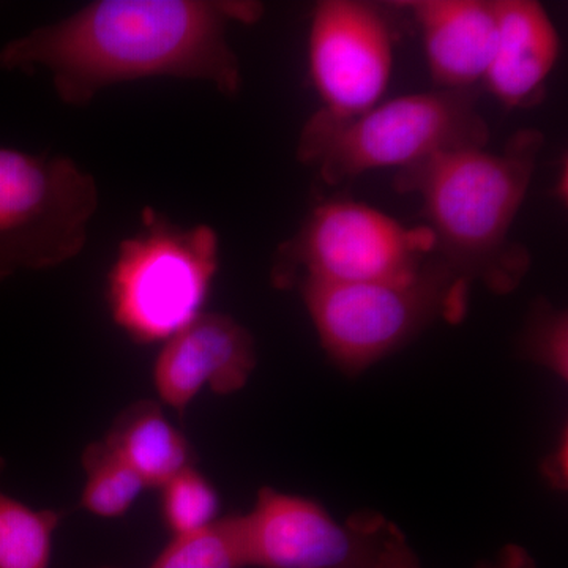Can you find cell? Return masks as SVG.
Returning a JSON list of instances; mask_svg holds the SVG:
<instances>
[{"mask_svg":"<svg viewBox=\"0 0 568 568\" xmlns=\"http://www.w3.org/2000/svg\"><path fill=\"white\" fill-rule=\"evenodd\" d=\"M261 13L260 3L230 0H99L0 48V69L47 70L59 99L77 108L153 77L211 82L231 97L242 73L227 28Z\"/></svg>","mask_w":568,"mask_h":568,"instance_id":"cell-1","label":"cell"},{"mask_svg":"<svg viewBox=\"0 0 568 568\" xmlns=\"http://www.w3.org/2000/svg\"><path fill=\"white\" fill-rule=\"evenodd\" d=\"M541 145L540 132L523 130L500 153L487 148L437 153L396 175L398 192L420 197L435 256L463 282L506 294L528 272L529 254L510 241V231Z\"/></svg>","mask_w":568,"mask_h":568,"instance_id":"cell-2","label":"cell"},{"mask_svg":"<svg viewBox=\"0 0 568 568\" xmlns=\"http://www.w3.org/2000/svg\"><path fill=\"white\" fill-rule=\"evenodd\" d=\"M489 130L474 91L407 93L349 119L316 112L298 138L297 156L335 185L369 171L406 168L437 153L487 148Z\"/></svg>","mask_w":568,"mask_h":568,"instance_id":"cell-3","label":"cell"},{"mask_svg":"<svg viewBox=\"0 0 568 568\" xmlns=\"http://www.w3.org/2000/svg\"><path fill=\"white\" fill-rule=\"evenodd\" d=\"M297 287L325 353L347 373L395 353L440 317L458 321L466 312L467 283L436 256L405 278Z\"/></svg>","mask_w":568,"mask_h":568,"instance_id":"cell-4","label":"cell"},{"mask_svg":"<svg viewBox=\"0 0 568 568\" xmlns=\"http://www.w3.org/2000/svg\"><path fill=\"white\" fill-rule=\"evenodd\" d=\"M219 267L220 241L211 226L182 227L145 209L108 276L115 324L142 345L166 342L203 313Z\"/></svg>","mask_w":568,"mask_h":568,"instance_id":"cell-5","label":"cell"},{"mask_svg":"<svg viewBox=\"0 0 568 568\" xmlns=\"http://www.w3.org/2000/svg\"><path fill=\"white\" fill-rule=\"evenodd\" d=\"M97 207L95 179L69 156L0 148V282L78 256Z\"/></svg>","mask_w":568,"mask_h":568,"instance_id":"cell-6","label":"cell"},{"mask_svg":"<svg viewBox=\"0 0 568 568\" xmlns=\"http://www.w3.org/2000/svg\"><path fill=\"white\" fill-rule=\"evenodd\" d=\"M435 256L425 224L406 226L390 215L351 200L327 201L280 245L272 283H366L417 274Z\"/></svg>","mask_w":568,"mask_h":568,"instance_id":"cell-7","label":"cell"},{"mask_svg":"<svg viewBox=\"0 0 568 568\" xmlns=\"http://www.w3.org/2000/svg\"><path fill=\"white\" fill-rule=\"evenodd\" d=\"M246 567L376 568L394 525L376 514L336 521L320 504L272 488L239 515Z\"/></svg>","mask_w":568,"mask_h":568,"instance_id":"cell-8","label":"cell"},{"mask_svg":"<svg viewBox=\"0 0 568 568\" xmlns=\"http://www.w3.org/2000/svg\"><path fill=\"white\" fill-rule=\"evenodd\" d=\"M390 22L361 0H323L308 29V73L321 114L349 119L381 103L394 71Z\"/></svg>","mask_w":568,"mask_h":568,"instance_id":"cell-9","label":"cell"},{"mask_svg":"<svg viewBox=\"0 0 568 568\" xmlns=\"http://www.w3.org/2000/svg\"><path fill=\"white\" fill-rule=\"evenodd\" d=\"M256 366L252 334L234 317L203 312L164 343L153 366L163 403L179 414L204 387L219 395L241 390Z\"/></svg>","mask_w":568,"mask_h":568,"instance_id":"cell-10","label":"cell"},{"mask_svg":"<svg viewBox=\"0 0 568 568\" xmlns=\"http://www.w3.org/2000/svg\"><path fill=\"white\" fill-rule=\"evenodd\" d=\"M413 13L433 84L474 91L484 81L496 39V0H414Z\"/></svg>","mask_w":568,"mask_h":568,"instance_id":"cell-11","label":"cell"},{"mask_svg":"<svg viewBox=\"0 0 568 568\" xmlns=\"http://www.w3.org/2000/svg\"><path fill=\"white\" fill-rule=\"evenodd\" d=\"M560 37L536 0H496V39L484 84L508 110L537 102L560 55Z\"/></svg>","mask_w":568,"mask_h":568,"instance_id":"cell-12","label":"cell"},{"mask_svg":"<svg viewBox=\"0 0 568 568\" xmlns=\"http://www.w3.org/2000/svg\"><path fill=\"white\" fill-rule=\"evenodd\" d=\"M102 443L132 467L148 488H162L193 466L189 440L164 417L159 403L149 399L123 410Z\"/></svg>","mask_w":568,"mask_h":568,"instance_id":"cell-13","label":"cell"},{"mask_svg":"<svg viewBox=\"0 0 568 568\" xmlns=\"http://www.w3.org/2000/svg\"><path fill=\"white\" fill-rule=\"evenodd\" d=\"M3 466L0 458V473ZM59 523V511L36 510L0 491V568H50Z\"/></svg>","mask_w":568,"mask_h":568,"instance_id":"cell-14","label":"cell"},{"mask_svg":"<svg viewBox=\"0 0 568 568\" xmlns=\"http://www.w3.org/2000/svg\"><path fill=\"white\" fill-rule=\"evenodd\" d=\"M82 465L88 478L82 489L81 504L95 517H122L148 488L132 467L108 450L102 440L85 448Z\"/></svg>","mask_w":568,"mask_h":568,"instance_id":"cell-15","label":"cell"},{"mask_svg":"<svg viewBox=\"0 0 568 568\" xmlns=\"http://www.w3.org/2000/svg\"><path fill=\"white\" fill-rule=\"evenodd\" d=\"M148 568H246L239 515L193 536L173 537Z\"/></svg>","mask_w":568,"mask_h":568,"instance_id":"cell-16","label":"cell"},{"mask_svg":"<svg viewBox=\"0 0 568 568\" xmlns=\"http://www.w3.org/2000/svg\"><path fill=\"white\" fill-rule=\"evenodd\" d=\"M220 499L211 481L193 466L162 487L164 525L173 537L193 536L219 521Z\"/></svg>","mask_w":568,"mask_h":568,"instance_id":"cell-17","label":"cell"},{"mask_svg":"<svg viewBox=\"0 0 568 568\" xmlns=\"http://www.w3.org/2000/svg\"><path fill=\"white\" fill-rule=\"evenodd\" d=\"M525 351L530 361L567 379V313L548 304L536 310L526 332Z\"/></svg>","mask_w":568,"mask_h":568,"instance_id":"cell-18","label":"cell"},{"mask_svg":"<svg viewBox=\"0 0 568 568\" xmlns=\"http://www.w3.org/2000/svg\"><path fill=\"white\" fill-rule=\"evenodd\" d=\"M376 568H422L416 552L410 549L405 536L395 525L388 532Z\"/></svg>","mask_w":568,"mask_h":568,"instance_id":"cell-19","label":"cell"},{"mask_svg":"<svg viewBox=\"0 0 568 568\" xmlns=\"http://www.w3.org/2000/svg\"><path fill=\"white\" fill-rule=\"evenodd\" d=\"M477 568H537V564L525 548L507 545L497 552L495 559L487 560Z\"/></svg>","mask_w":568,"mask_h":568,"instance_id":"cell-20","label":"cell"},{"mask_svg":"<svg viewBox=\"0 0 568 568\" xmlns=\"http://www.w3.org/2000/svg\"><path fill=\"white\" fill-rule=\"evenodd\" d=\"M567 439L564 437V440H560L559 447L556 448L555 454L549 455L547 459V477L552 484L558 485V487H564V481L567 478Z\"/></svg>","mask_w":568,"mask_h":568,"instance_id":"cell-21","label":"cell"}]
</instances>
